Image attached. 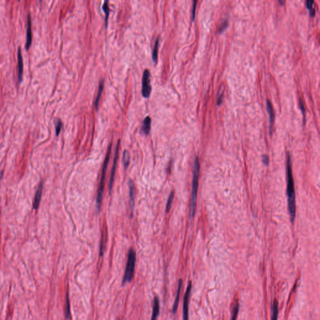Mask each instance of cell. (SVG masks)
I'll list each match as a JSON object with an SVG mask.
<instances>
[{
	"instance_id": "1",
	"label": "cell",
	"mask_w": 320,
	"mask_h": 320,
	"mask_svg": "<svg viewBox=\"0 0 320 320\" xmlns=\"http://www.w3.org/2000/svg\"><path fill=\"white\" fill-rule=\"evenodd\" d=\"M287 194L288 196V210L291 221H294L296 216V199L293 178L291 158L288 155L287 160Z\"/></svg>"
},
{
	"instance_id": "2",
	"label": "cell",
	"mask_w": 320,
	"mask_h": 320,
	"mask_svg": "<svg viewBox=\"0 0 320 320\" xmlns=\"http://www.w3.org/2000/svg\"><path fill=\"white\" fill-rule=\"evenodd\" d=\"M199 175V163L197 157L195 158L193 171V181L192 188L191 193V200L190 206V217L191 219L194 218L195 214L196 201H197V194L198 189V181Z\"/></svg>"
},
{
	"instance_id": "3",
	"label": "cell",
	"mask_w": 320,
	"mask_h": 320,
	"mask_svg": "<svg viewBox=\"0 0 320 320\" xmlns=\"http://www.w3.org/2000/svg\"><path fill=\"white\" fill-rule=\"evenodd\" d=\"M111 151V145H110L108 147V149L106 156L105 158V161H104L103 169H102V174H101V181H100V183L99 185V188L98 190V193H97V197H96V205H97V208L99 210L101 206V203L103 200V195L104 191V188H105V176H106V169L108 168V165L110 155Z\"/></svg>"
},
{
	"instance_id": "4",
	"label": "cell",
	"mask_w": 320,
	"mask_h": 320,
	"mask_svg": "<svg viewBox=\"0 0 320 320\" xmlns=\"http://www.w3.org/2000/svg\"><path fill=\"white\" fill-rule=\"evenodd\" d=\"M136 260V256L135 251L133 249H130L128 252V260H127L125 275L123 278L122 283L123 284L132 281L134 276V269H135Z\"/></svg>"
},
{
	"instance_id": "5",
	"label": "cell",
	"mask_w": 320,
	"mask_h": 320,
	"mask_svg": "<svg viewBox=\"0 0 320 320\" xmlns=\"http://www.w3.org/2000/svg\"><path fill=\"white\" fill-rule=\"evenodd\" d=\"M151 86L150 84V72L146 69L143 72L142 79V95L145 98H148L151 92Z\"/></svg>"
},
{
	"instance_id": "6",
	"label": "cell",
	"mask_w": 320,
	"mask_h": 320,
	"mask_svg": "<svg viewBox=\"0 0 320 320\" xmlns=\"http://www.w3.org/2000/svg\"><path fill=\"white\" fill-rule=\"evenodd\" d=\"M192 288L191 282L190 281L188 283V287L186 289V293L184 296V302H183V320H188L189 319V313H188V310H189V300H190L191 291Z\"/></svg>"
},
{
	"instance_id": "7",
	"label": "cell",
	"mask_w": 320,
	"mask_h": 320,
	"mask_svg": "<svg viewBox=\"0 0 320 320\" xmlns=\"http://www.w3.org/2000/svg\"><path fill=\"white\" fill-rule=\"evenodd\" d=\"M119 146H120V141L119 140L118 142V144H117L116 149L114 158V160H113V167H112V169H111V176H110V183H109V190H110V192H111V189H112V187H113V182H114V178L115 173H116V167H117L118 160V156H119Z\"/></svg>"
},
{
	"instance_id": "8",
	"label": "cell",
	"mask_w": 320,
	"mask_h": 320,
	"mask_svg": "<svg viewBox=\"0 0 320 320\" xmlns=\"http://www.w3.org/2000/svg\"><path fill=\"white\" fill-rule=\"evenodd\" d=\"M32 41V20L31 16L28 14V21H27V33H26V48L28 49L31 46Z\"/></svg>"
},
{
	"instance_id": "9",
	"label": "cell",
	"mask_w": 320,
	"mask_h": 320,
	"mask_svg": "<svg viewBox=\"0 0 320 320\" xmlns=\"http://www.w3.org/2000/svg\"><path fill=\"white\" fill-rule=\"evenodd\" d=\"M43 188V183L41 182L39 184V186H38L35 196H34V199L33 202V208L34 210H37L38 208L40 206V203Z\"/></svg>"
},
{
	"instance_id": "10",
	"label": "cell",
	"mask_w": 320,
	"mask_h": 320,
	"mask_svg": "<svg viewBox=\"0 0 320 320\" xmlns=\"http://www.w3.org/2000/svg\"><path fill=\"white\" fill-rule=\"evenodd\" d=\"M182 284H183V281H182V279H180V280L178 281V289H177L176 298H175V302H174V304H173V309H172V313L173 314L176 313L177 309H178V304H179V300H180V293H181V290H182Z\"/></svg>"
},
{
	"instance_id": "11",
	"label": "cell",
	"mask_w": 320,
	"mask_h": 320,
	"mask_svg": "<svg viewBox=\"0 0 320 320\" xmlns=\"http://www.w3.org/2000/svg\"><path fill=\"white\" fill-rule=\"evenodd\" d=\"M160 301L158 297H155L153 300V313L151 320H156L160 313Z\"/></svg>"
},
{
	"instance_id": "12",
	"label": "cell",
	"mask_w": 320,
	"mask_h": 320,
	"mask_svg": "<svg viewBox=\"0 0 320 320\" xmlns=\"http://www.w3.org/2000/svg\"><path fill=\"white\" fill-rule=\"evenodd\" d=\"M18 79L19 82H21L22 80L23 73V57L21 55V48H18Z\"/></svg>"
},
{
	"instance_id": "13",
	"label": "cell",
	"mask_w": 320,
	"mask_h": 320,
	"mask_svg": "<svg viewBox=\"0 0 320 320\" xmlns=\"http://www.w3.org/2000/svg\"><path fill=\"white\" fill-rule=\"evenodd\" d=\"M129 190H130V206L131 208H133L134 204V195H135V188L133 182L130 181L128 184Z\"/></svg>"
},
{
	"instance_id": "14",
	"label": "cell",
	"mask_w": 320,
	"mask_h": 320,
	"mask_svg": "<svg viewBox=\"0 0 320 320\" xmlns=\"http://www.w3.org/2000/svg\"><path fill=\"white\" fill-rule=\"evenodd\" d=\"M151 119L149 116L146 117L144 119L143 123L142 126V132H143L145 134H148L149 132L150 129H151Z\"/></svg>"
},
{
	"instance_id": "15",
	"label": "cell",
	"mask_w": 320,
	"mask_h": 320,
	"mask_svg": "<svg viewBox=\"0 0 320 320\" xmlns=\"http://www.w3.org/2000/svg\"><path fill=\"white\" fill-rule=\"evenodd\" d=\"M103 88H104V80L101 79V81H100V82H99V85L98 90V94H97V96H96V98L95 101V106L96 110H98V108L99 102L100 98H101L102 92L103 91Z\"/></svg>"
},
{
	"instance_id": "16",
	"label": "cell",
	"mask_w": 320,
	"mask_h": 320,
	"mask_svg": "<svg viewBox=\"0 0 320 320\" xmlns=\"http://www.w3.org/2000/svg\"><path fill=\"white\" fill-rule=\"evenodd\" d=\"M267 109L268 111L269 114V119H270V124L271 126H273V123H274V119H275V114L274 111H273V108L271 102L269 101V100H267Z\"/></svg>"
},
{
	"instance_id": "17",
	"label": "cell",
	"mask_w": 320,
	"mask_h": 320,
	"mask_svg": "<svg viewBox=\"0 0 320 320\" xmlns=\"http://www.w3.org/2000/svg\"><path fill=\"white\" fill-rule=\"evenodd\" d=\"M65 317L66 319H71V311H70V303H69V295L67 293L66 296V306H65Z\"/></svg>"
},
{
	"instance_id": "18",
	"label": "cell",
	"mask_w": 320,
	"mask_h": 320,
	"mask_svg": "<svg viewBox=\"0 0 320 320\" xmlns=\"http://www.w3.org/2000/svg\"><path fill=\"white\" fill-rule=\"evenodd\" d=\"M278 315V303L276 299H275L273 304V315L271 320H277Z\"/></svg>"
},
{
	"instance_id": "19",
	"label": "cell",
	"mask_w": 320,
	"mask_h": 320,
	"mask_svg": "<svg viewBox=\"0 0 320 320\" xmlns=\"http://www.w3.org/2000/svg\"><path fill=\"white\" fill-rule=\"evenodd\" d=\"M158 46H159V38H158L156 39V41L155 42V46L153 49L152 52V58L154 61H156L158 59Z\"/></svg>"
},
{
	"instance_id": "20",
	"label": "cell",
	"mask_w": 320,
	"mask_h": 320,
	"mask_svg": "<svg viewBox=\"0 0 320 320\" xmlns=\"http://www.w3.org/2000/svg\"><path fill=\"white\" fill-rule=\"evenodd\" d=\"M123 164H124L125 168H128L130 161V155L129 152L128 151H126V150H125L124 153H123Z\"/></svg>"
},
{
	"instance_id": "21",
	"label": "cell",
	"mask_w": 320,
	"mask_h": 320,
	"mask_svg": "<svg viewBox=\"0 0 320 320\" xmlns=\"http://www.w3.org/2000/svg\"><path fill=\"white\" fill-rule=\"evenodd\" d=\"M109 1H105V3H104L103 5V9L104 10V12L105 13V14H106V18H105V26L106 27L107 26V24H108V16H109V12H110V8H109Z\"/></svg>"
},
{
	"instance_id": "22",
	"label": "cell",
	"mask_w": 320,
	"mask_h": 320,
	"mask_svg": "<svg viewBox=\"0 0 320 320\" xmlns=\"http://www.w3.org/2000/svg\"><path fill=\"white\" fill-rule=\"evenodd\" d=\"M174 196H175L174 192H171V193L170 194V195H169L168 198L167 207H166V212H167V213H168L169 210H171L173 199H174Z\"/></svg>"
},
{
	"instance_id": "23",
	"label": "cell",
	"mask_w": 320,
	"mask_h": 320,
	"mask_svg": "<svg viewBox=\"0 0 320 320\" xmlns=\"http://www.w3.org/2000/svg\"><path fill=\"white\" fill-rule=\"evenodd\" d=\"M239 307H240V305H239L238 302L236 301V304H234L233 313H232V317H231V320H236L238 315V311H239Z\"/></svg>"
},
{
	"instance_id": "24",
	"label": "cell",
	"mask_w": 320,
	"mask_h": 320,
	"mask_svg": "<svg viewBox=\"0 0 320 320\" xmlns=\"http://www.w3.org/2000/svg\"><path fill=\"white\" fill-rule=\"evenodd\" d=\"M55 126H56V135L58 136L60 134V133L61 132V128H62V126H63V123H62V122H61V121L60 120V119H57V120L56 121Z\"/></svg>"
},
{
	"instance_id": "25",
	"label": "cell",
	"mask_w": 320,
	"mask_h": 320,
	"mask_svg": "<svg viewBox=\"0 0 320 320\" xmlns=\"http://www.w3.org/2000/svg\"><path fill=\"white\" fill-rule=\"evenodd\" d=\"M228 22L227 20H225L223 21L221 24L220 25V26H219V28L218 29V30L219 31V32H222V31L224 30L227 26H228Z\"/></svg>"
},
{
	"instance_id": "26",
	"label": "cell",
	"mask_w": 320,
	"mask_h": 320,
	"mask_svg": "<svg viewBox=\"0 0 320 320\" xmlns=\"http://www.w3.org/2000/svg\"><path fill=\"white\" fill-rule=\"evenodd\" d=\"M313 3H314V1H312V0H308L306 3V6L308 8L311 10Z\"/></svg>"
},
{
	"instance_id": "27",
	"label": "cell",
	"mask_w": 320,
	"mask_h": 320,
	"mask_svg": "<svg viewBox=\"0 0 320 320\" xmlns=\"http://www.w3.org/2000/svg\"><path fill=\"white\" fill-rule=\"evenodd\" d=\"M196 3H197V1H194V2H193V13H192L193 20H194L195 16V10H196Z\"/></svg>"
},
{
	"instance_id": "28",
	"label": "cell",
	"mask_w": 320,
	"mask_h": 320,
	"mask_svg": "<svg viewBox=\"0 0 320 320\" xmlns=\"http://www.w3.org/2000/svg\"><path fill=\"white\" fill-rule=\"evenodd\" d=\"M263 163L266 164V165H268L269 164V158L267 156V155H264L263 157Z\"/></svg>"
},
{
	"instance_id": "29",
	"label": "cell",
	"mask_w": 320,
	"mask_h": 320,
	"mask_svg": "<svg viewBox=\"0 0 320 320\" xmlns=\"http://www.w3.org/2000/svg\"><path fill=\"white\" fill-rule=\"evenodd\" d=\"M299 103H300V108L301 109V111L303 113V114H304V105H303V103L302 101V99H299Z\"/></svg>"
},
{
	"instance_id": "30",
	"label": "cell",
	"mask_w": 320,
	"mask_h": 320,
	"mask_svg": "<svg viewBox=\"0 0 320 320\" xmlns=\"http://www.w3.org/2000/svg\"><path fill=\"white\" fill-rule=\"evenodd\" d=\"M3 175V171H1V172H0V180H1Z\"/></svg>"
},
{
	"instance_id": "31",
	"label": "cell",
	"mask_w": 320,
	"mask_h": 320,
	"mask_svg": "<svg viewBox=\"0 0 320 320\" xmlns=\"http://www.w3.org/2000/svg\"><path fill=\"white\" fill-rule=\"evenodd\" d=\"M279 2H280V3H284V1H280Z\"/></svg>"
}]
</instances>
